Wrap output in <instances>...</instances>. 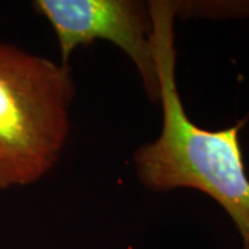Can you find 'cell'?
<instances>
[{
  "mask_svg": "<svg viewBox=\"0 0 249 249\" xmlns=\"http://www.w3.org/2000/svg\"><path fill=\"white\" fill-rule=\"evenodd\" d=\"M70 65L0 42V191L55 168L71 132Z\"/></svg>",
  "mask_w": 249,
  "mask_h": 249,
  "instance_id": "cell-2",
  "label": "cell"
},
{
  "mask_svg": "<svg viewBox=\"0 0 249 249\" xmlns=\"http://www.w3.org/2000/svg\"><path fill=\"white\" fill-rule=\"evenodd\" d=\"M32 6L53 28L62 65H68L78 46L96 40L109 42L132 60L148 98L158 103L160 86L150 1L36 0Z\"/></svg>",
  "mask_w": 249,
  "mask_h": 249,
  "instance_id": "cell-3",
  "label": "cell"
},
{
  "mask_svg": "<svg viewBox=\"0 0 249 249\" xmlns=\"http://www.w3.org/2000/svg\"><path fill=\"white\" fill-rule=\"evenodd\" d=\"M154 55L162 107V129L133 155L137 178L155 193L202 191L231 217L249 249V178L240 144L241 124L208 130L187 115L176 80V3L151 0Z\"/></svg>",
  "mask_w": 249,
  "mask_h": 249,
  "instance_id": "cell-1",
  "label": "cell"
}]
</instances>
